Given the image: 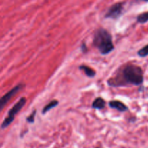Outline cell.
<instances>
[{"mask_svg":"<svg viewBox=\"0 0 148 148\" xmlns=\"http://www.w3.org/2000/svg\"><path fill=\"white\" fill-rule=\"evenodd\" d=\"M144 81L143 72L140 66L135 64H127L116 77L108 80V85L111 86L134 85L139 86Z\"/></svg>","mask_w":148,"mask_h":148,"instance_id":"obj_1","label":"cell"},{"mask_svg":"<svg viewBox=\"0 0 148 148\" xmlns=\"http://www.w3.org/2000/svg\"><path fill=\"white\" fill-rule=\"evenodd\" d=\"M93 45L103 55L109 54L115 49L111 35L104 28H99L95 30L93 38Z\"/></svg>","mask_w":148,"mask_h":148,"instance_id":"obj_2","label":"cell"},{"mask_svg":"<svg viewBox=\"0 0 148 148\" xmlns=\"http://www.w3.org/2000/svg\"><path fill=\"white\" fill-rule=\"evenodd\" d=\"M25 103H26V98H25V97H22V98H21L19 100L18 102L14 104V106H13V107L9 111V112H8L7 116L4 119L3 122H2V126H1L2 129L7 128L9 125L12 123V121H14V119L15 115L17 113H19L21 109H22V108L25 106Z\"/></svg>","mask_w":148,"mask_h":148,"instance_id":"obj_3","label":"cell"},{"mask_svg":"<svg viewBox=\"0 0 148 148\" xmlns=\"http://www.w3.org/2000/svg\"><path fill=\"white\" fill-rule=\"evenodd\" d=\"M125 2H117L112 5L106 12L105 18H111V19H117L121 15L124 10V5Z\"/></svg>","mask_w":148,"mask_h":148,"instance_id":"obj_4","label":"cell"},{"mask_svg":"<svg viewBox=\"0 0 148 148\" xmlns=\"http://www.w3.org/2000/svg\"><path fill=\"white\" fill-rule=\"evenodd\" d=\"M24 86H25V85H23V84L22 83L16 85L14 87H13L12 90H10L7 93H6L4 96H2V98H1V100H0V109L2 110L4 106H5V105L9 102V101H10V100L14 96V95L17 94L20 90H22V89L24 87Z\"/></svg>","mask_w":148,"mask_h":148,"instance_id":"obj_5","label":"cell"},{"mask_svg":"<svg viewBox=\"0 0 148 148\" xmlns=\"http://www.w3.org/2000/svg\"><path fill=\"white\" fill-rule=\"evenodd\" d=\"M109 106L111 108L114 109H116L118 111L121 112H124L128 110V107L125 105L124 103H123L121 101H111L109 103Z\"/></svg>","mask_w":148,"mask_h":148,"instance_id":"obj_6","label":"cell"},{"mask_svg":"<svg viewBox=\"0 0 148 148\" xmlns=\"http://www.w3.org/2000/svg\"><path fill=\"white\" fill-rule=\"evenodd\" d=\"M105 106H106V102L101 97L95 98L92 104V107L95 109H98V110L103 109L105 107Z\"/></svg>","mask_w":148,"mask_h":148,"instance_id":"obj_7","label":"cell"},{"mask_svg":"<svg viewBox=\"0 0 148 148\" xmlns=\"http://www.w3.org/2000/svg\"><path fill=\"white\" fill-rule=\"evenodd\" d=\"M79 69L82 70L85 74L89 77H93L95 75V71L92 68L86 66V65H81L79 66Z\"/></svg>","mask_w":148,"mask_h":148,"instance_id":"obj_8","label":"cell"},{"mask_svg":"<svg viewBox=\"0 0 148 148\" xmlns=\"http://www.w3.org/2000/svg\"><path fill=\"white\" fill-rule=\"evenodd\" d=\"M58 104H59V101H57V100H53L52 101L49 102V103H48L46 106H45L44 108L43 109V111H42L43 114H46V113L49 112L51 109H54V107L58 106Z\"/></svg>","mask_w":148,"mask_h":148,"instance_id":"obj_9","label":"cell"},{"mask_svg":"<svg viewBox=\"0 0 148 148\" xmlns=\"http://www.w3.org/2000/svg\"><path fill=\"white\" fill-rule=\"evenodd\" d=\"M137 20L139 23H145V22H148V12L142 13L137 16Z\"/></svg>","mask_w":148,"mask_h":148,"instance_id":"obj_10","label":"cell"},{"mask_svg":"<svg viewBox=\"0 0 148 148\" xmlns=\"http://www.w3.org/2000/svg\"><path fill=\"white\" fill-rule=\"evenodd\" d=\"M137 54L141 57H145L148 56V44L144 46L143 48H142L140 50H139Z\"/></svg>","mask_w":148,"mask_h":148,"instance_id":"obj_11","label":"cell"},{"mask_svg":"<svg viewBox=\"0 0 148 148\" xmlns=\"http://www.w3.org/2000/svg\"><path fill=\"white\" fill-rule=\"evenodd\" d=\"M36 110L35 109V110H33V111L32 112V114H30L28 117L26 118V121H27L28 123L33 124L35 121V116H36Z\"/></svg>","mask_w":148,"mask_h":148,"instance_id":"obj_12","label":"cell"},{"mask_svg":"<svg viewBox=\"0 0 148 148\" xmlns=\"http://www.w3.org/2000/svg\"><path fill=\"white\" fill-rule=\"evenodd\" d=\"M81 50L83 53H86L87 51V48L86 45H85V43H82V45H81Z\"/></svg>","mask_w":148,"mask_h":148,"instance_id":"obj_13","label":"cell"},{"mask_svg":"<svg viewBox=\"0 0 148 148\" xmlns=\"http://www.w3.org/2000/svg\"><path fill=\"white\" fill-rule=\"evenodd\" d=\"M96 148H100V147H96Z\"/></svg>","mask_w":148,"mask_h":148,"instance_id":"obj_14","label":"cell"}]
</instances>
